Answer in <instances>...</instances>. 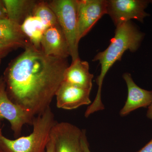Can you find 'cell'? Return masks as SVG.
<instances>
[{
	"label": "cell",
	"mask_w": 152,
	"mask_h": 152,
	"mask_svg": "<svg viewBox=\"0 0 152 152\" xmlns=\"http://www.w3.org/2000/svg\"><path fill=\"white\" fill-rule=\"evenodd\" d=\"M67 59L48 56L30 43L4 72L9 97L35 117L50 107L69 66Z\"/></svg>",
	"instance_id": "1"
},
{
	"label": "cell",
	"mask_w": 152,
	"mask_h": 152,
	"mask_svg": "<svg viewBox=\"0 0 152 152\" xmlns=\"http://www.w3.org/2000/svg\"><path fill=\"white\" fill-rule=\"evenodd\" d=\"M116 27L115 36L111 40L109 46L104 51L98 53L93 60L99 61L101 65L100 74L96 80L98 89L95 99L97 101L102 100L103 82L110 68L117 61L121 59L126 51H136L143 39V33L131 21L123 23Z\"/></svg>",
	"instance_id": "2"
},
{
	"label": "cell",
	"mask_w": 152,
	"mask_h": 152,
	"mask_svg": "<svg viewBox=\"0 0 152 152\" xmlns=\"http://www.w3.org/2000/svg\"><path fill=\"white\" fill-rule=\"evenodd\" d=\"M57 121L50 107L34 117L32 132L16 140L0 135V148L4 152H46L52 129Z\"/></svg>",
	"instance_id": "3"
},
{
	"label": "cell",
	"mask_w": 152,
	"mask_h": 152,
	"mask_svg": "<svg viewBox=\"0 0 152 152\" xmlns=\"http://www.w3.org/2000/svg\"><path fill=\"white\" fill-rule=\"evenodd\" d=\"M47 2L65 36L72 61L80 58L77 0H52Z\"/></svg>",
	"instance_id": "4"
},
{
	"label": "cell",
	"mask_w": 152,
	"mask_h": 152,
	"mask_svg": "<svg viewBox=\"0 0 152 152\" xmlns=\"http://www.w3.org/2000/svg\"><path fill=\"white\" fill-rule=\"evenodd\" d=\"M34 117L30 112L11 100L6 90L5 82L1 76L0 77V124L3 120L8 121L14 135L18 137L25 125H32Z\"/></svg>",
	"instance_id": "5"
},
{
	"label": "cell",
	"mask_w": 152,
	"mask_h": 152,
	"mask_svg": "<svg viewBox=\"0 0 152 152\" xmlns=\"http://www.w3.org/2000/svg\"><path fill=\"white\" fill-rule=\"evenodd\" d=\"M149 3L145 0H107V14L116 27L132 19L143 23L149 16L145 10Z\"/></svg>",
	"instance_id": "6"
},
{
	"label": "cell",
	"mask_w": 152,
	"mask_h": 152,
	"mask_svg": "<svg viewBox=\"0 0 152 152\" xmlns=\"http://www.w3.org/2000/svg\"><path fill=\"white\" fill-rule=\"evenodd\" d=\"M82 130L66 122H58L52 129L51 137L55 152H84L81 140Z\"/></svg>",
	"instance_id": "7"
},
{
	"label": "cell",
	"mask_w": 152,
	"mask_h": 152,
	"mask_svg": "<svg viewBox=\"0 0 152 152\" xmlns=\"http://www.w3.org/2000/svg\"><path fill=\"white\" fill-rule=\"evenodd\" d=\"M79 42L105 14L106 0H77Z\"/></svg>",
	"instance_id": "8"
},
{
	"label": "cell",
	"mask_w": 152,
	"mask_h": 152,
	"mask_svg": "<svg viewBox=\"0 0 152 152\" xmlns=\"http://www.w3.org/2000/svg\"><path fill=\"white\" fill-rule=\"evenodd\" d=\"M91 91L63 82L56 93L57 107L72 110L81 106L90 105Z\"/></svg>",
	"instance_id": "9"
},
{
	"label": "cell",
	"mask_w": 152,
	"mask_h": 152,
	"mask_svg": "<svg viewBox=\"0 0 152 152\" xmlns=\"http://www.w3.org/2000/svg\"><path fill=\"white\" fill-rule=\"evenodd\" d=\"M41 50L48 56L64 59L69 56L68 42L59 24L46 29L41 42Z\"/></svg>",
	"instance_id": "10"
},
{
	"label": "cell",
	"mask_w": 152,
	"mask_h": 152,
	"mask_svg": "<svg viewBox=\"0 0 152 152\" xmlns=\"http://www.w3.org/2000/svg\"><path fill=\"white\" fill-rule=\"evenodd\" d=\"M123 77L128 88L126 101L120 112L121 116L124 117L137 109L149 107L152 102V91L140 88L134 81L130 74L125 73Z\"/></svg>",
	"instance_id": "11"
},
{
	"label": "cell",
	"mask_w": 152,
	"mask_h": 152,
	"mask_svg": "<svg viewBox=\"0 0 152 152\" xmlns=\"http://www.w3.org/2000/svg\"><path fill=\"white\" fill-rule=\"evenodd\" d=\"M94 75L90 73L88 62L80 58L72 61L66 69L63 82L91 91Z\"/></svg>",
	"instance_id": "12"
},
{
	"label": "cell",
	"mask_w": 152,
	"mask_h": 152,
	"mask_svg": "<svg viewBox=\"0 0 152 152\" xmlns=\"http://www.w3.org/2000/svg\"><path fill=\"white\" fill-rule=\"evenodd\" d=\"M0 41L16 49L25 48L30 43L22 31L20 26L9 19H0Z\"/></svg>",
	"instance_id": "13"
},
{
	"label": "cell",
	"mask_w": 152,
	"mask_h": 152,
	"mask_svg": "<svg viewBox=\"0 0 152 152\" xmlns=\"http://www.w3.org/2000/svg\"><path fill=\"white\" fill-rule=\"evenodd\" d=\"M8 18L20 26L25 19L32 15L37 1L31 0H3Z\"/></svg>",
	"instance_id": "14"
},
{
	"label": "cell",
	"mask_w": 152,
	"mask_h": 152,
	"mask_svg": "<svg viewBox=\"0 0 152 152\" xmlns=\"http://www.w3.org/2000/svg\"><path fill=\"white\" fill-rule=\"evenodd\" d=\"M20 27L30 43L36 48L41 50V42L46 28L40 20L30 15L25 19Z\"/></svg>",
	"instance_id": "15"
},
{
	"label": "cell",
	"mask_w": 152,
	"mask_h": 152,
	"mask_svg": "<svg viewBox=\"0 0 152 152\" xmlns=\"http://www.w3.org/2000/svg\"><path fill=\"white\" fill-rule=\"evenodd\" d=\"M32 15L40 20L46 29L58 24L56 15L47 1L37 2L33 9Z\"/></svg>",
	"instance_id": "16"
},
{
	"label": "cell",
	"mask_w": 152,
	"mask_h": 152,
	"mask_svg": "<svg viewBox=\"0 0 152 152\" xmlns=\"http://www.w3.org/2000/svg\"><path fill=\"white\" fill-rule=\"evenodd\" d=\"M16 49L15 47L0 41V60L6 57L13 50Z\"/></svg>",
	"instance_id": "17"
},
{
	"label": "cell",
	"mask_w": 152,
	"mask_h": 152,
	"mask_svg": "<svg viewBox=\"0 0 152 152\" xmlns=\"http://www.w3.org/2000/svg\"><path fill=\"white\" fill-rule=\"evenodd\" d=\"M81 142L82 148L84 152H91L90 149L88 142L87 139L86 131L85 130H82V134Z\"/></svg>",
	"instance_id": "18"
},
{
	"label": "cell",
	"mask_w": 152,
	"mask_h": 152,
	"mask_svg": "<svg viewBox=\"0 0 152 152\" xmlns=\"http://www.w3.org/2000/svg\"><path fill=\"white\" fill-rule=\"evenodd\" d=\"M137 152H152V139L148 144Z\"/></svg>",
	"instance_id": "19"
},
{
	"label": "cell",
	"mask_w": 152,
	"mask_h": 152,
	"mask_svg": "<svg viewBox=\"0 0 152 152\" xmlns=\"http://www.w3.org/2000/svg\"><path fill=\"white\" fill-rule=\"evenodd\" d=\"M46 152H55V145L51 137H50V140L47 146Z\"/></svg>",
	"instance_id": "20"
},
{
	"label": "cell",
	"mask_w": 152,
	"mask_h": 152,
	"mask_svg": "<svg viewBox=\"0 0 152 152\" xmlns=\"http://www.w3.org/2000/svg\"><path fill=\"white\" fill-rule=\"evenodd\" d=\"M147 117L150 119L152 120V102L148 107L147 113Z\"/></svg>",
	"instance_id": "21"
},
{
	"label": "cell",
	"mask_w": 152,
	"mask_h": 152,
	"mask_svg": "<svg viewBox=\"0 0 152 152\" xmlns=\"http://www.w3.org/2000/svg\"><path fill=\"white\" fill-rule=\"evenodd\" d=\"M0 19H8L7 13L0 10Z\"/></svg>",
	"instance_id": "22"
},
{
	"label": "cell",
	"mask_w": 152,
	"mask_h": 152,
	"mask_svg": "<svg viewBox=\"0 0 152 152\" xmlns=\"http://www.w3.org/2000/svg\"><path fill=\"white\" fill-rule=\"evenodd\" d=\"M0 10L7 13L4 3L3 0H0Z\"/></svg>",
	"instance_id": "23"
},
{
	"label": "cell",
	"mask_w": 152,
	"mask_h": 152,
	"mask_svg": "<svg viewBox=\"0 0 152 152\" xmlns=\"http://www.w3.org/2000/svg\"><path fill=\"white\" fill-rule=\"evenodd\" d=\"M2 134V128L0 126V135Z\"/></svg>",
	"instance_id": "24"
},
{
	"label": "cell",
	"mask_w": 152,
	"mask_h": 152,
	"mask_svg": "<svg viewBox=\"0 0 152 152\" xmlns=\"http://www.w3.org/2000/svg\"><path fill=\"white\" fill-rule=\"evenodd\" d=\"M0 152H4V151H3L0 148Z\"/></svg>",
	"instance_id": "25"
},
{
	"label": "cell",
	"mask_w": 152,
	"mask_h": 152,
	"mask_svg": "<svg viewBox=\"0 0 152 152\" xmlns=\"http://www.w3.org/2000/svg\"><path fill=\"white\" fill-rule=\"evenodd\" d=\"M1 60H0V64H1Z\"/></svg>",
	"instance_id": "26"
}]
</instances>
